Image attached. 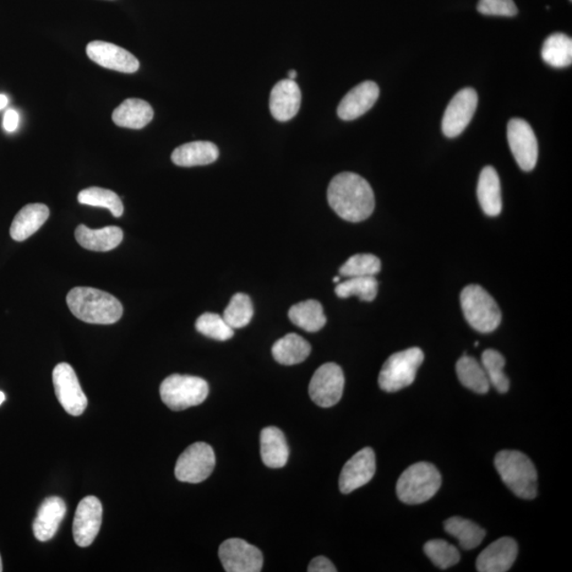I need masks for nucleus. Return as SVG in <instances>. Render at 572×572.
I'll return each instance as SVG.
<instances>
[{"label": "nucleus", "instance_id": "ea45409f", "mask_svg": "<svg viewBox=\"0 0 572 572\" xmlns=\"http://www.w3.org/2000/svg\"><path fill=\"white\" fill-rule=\"evenodd\" d=\"M309 572H336L337 569L330 560L325 557H317L310 560L308 568Z\"/></svg>", "mask_w": 572, "mask_h": 572}, {"label": "nucleus", "instance_id": "f03ea898", "mask_svg": "<svg viewBox=\"0 0 572 572\" xmlns=\"http://www.w3.org/2000/svg\"><path fill=\"white\" fill-rule=\"evenodd\" d=\"M68 308L76 318L94 325H113L121 318V302L111 294L92 287H74L68 293Z\"/></svg>", "mask_w": 572, "mask_h": 572}, {"label": "nucleus", "instance_id": "c9c22d12", "mask_svg": "<svg viewBox=\"0 0 572 572\" xmlns=\"http://www.w3.org/2000/svg\"><path fill=\"white\" fill-rule=\"evenodd\" d=\"M381 269L380 260L372 254L352 255L340 269L342 277H369L379 274Z\"/></svg>", "mask_w": 572, "mask_h": 572}, {"label": "nucleus", "instance_id": "a19ab883", "mask_svg": "<svg viewBox=\"0 0 572 572\" xmlns=\"http://www.w3.org/2000/svg\"><path fill=\"white\" fill-rule=\"evenodd\" d=\"M20 123V114L15 110H8L4 113V129L7 130L8 133L15 132L16 129L19 128Z\"/></svg>", "mask_w": 572, "mask_h": 572}, {"label": "nucleus", "instance_id": "7c9ffc66", "mask_svg": "<svg viewBox=\"0 0 572 572\" xmlns=\"http://www.w3.org/2000/svg\"><path fill=\"white\" fill-rule=\"evenodd\" d=\"M542 58L550 67L565 68L572 63V40L563 34L547 37L542 48Z\"/></svg>", "mask_w": 572, "mask_h": 572}, {"label": "nucleus", "instance_id": "5701e85b", "mask_svg": "<svg viewBox=\"0 0 572 572\" xmlns=\"http://www.w3.org/2000/svg\"><path fill=\"white\" fill-rule=\"evenodd\" d=\"M477 196L482 209L488 216H498L503 209L498 173L491 166L482 168L479 176Z\"/></svg>", "mask_w": 572, "mask_h": 572}, {"label": "nucleus", "instance_id": "a211bd4d", "mask_svg": "<svg viewBox=\"0 0 572 572\" xmlns=\"http://www.w3.org/2000/svg\"><path fill=\"white\" fill-rule=\"evenodd\" d=\"M519 554L515 539L501 537L479 554L476 568L479 572H505L513 566Z\"/></svg>", "mask_w": 572, "mask_h": 572}, {"label": "nucleus", "instance_id": "9b49d317", "mask_svg": "<svg viewBox=\"0 0 572 572\" xmlns=\"http://www.w3.org/2000/svg\"><path fill=\"white\" fill-rule=\"evenodd\" d=\"M506 135L517 165L521 170L532 171L537 162L538 145L531 125L520 118L511 119Z\"/></svg>", "mask_w": 572, "mask_h": 572}, {"label": "nucleus", "instance_id": "2eb2a0df", "mask_svg": "<svg viewBox=\"0 0 572 572\" xmlns=\"http://www.w3.org/2000/svg\"><path fill=\"white\" fill-rule=\"evenodd\" d=\"M87 56L100 67L123 74H134L140 64L132 53L114 43L95 41L86 47Z\"/></svg>", "mask_w": 572, "mask_h": 572}, {"label": "nucleus", "instance_id": "0eeeda50", "mask_svg": "<svg viewBox=\"0 0 572 572\" xmlns=\"http://www.w3.org/2000/svg\"><path fill=\"white\" fill-rule=\"evenodd\" d=\"M423 362L424 353L417 347L392 354L379 375L380 389L396 392L411 386L415 381L418 369Z\"/></svg>", "mask_w": 572, "mask_h": 572}, {"label": "nucleus", "instance_id": "cd10ccee", "mask_svg": "<svg viewBox=\"0 0 572 572\" xmlns=\"http://www.w3.org/2000/svg\"><path fill=\"white\" fill-rule=\"evenodd\" d=\"M292 323L307 332H318L326 324L323 305L317 301L299 302L288 310Z\"/></svg>", "mask_w": 572, "mask_h": 572}, {"label": "nucleus", "instance_id": "6ab92c4d", "mask_svg": "<svg viewBox=\"0 0 572 572\" xmlns=\"http://www.w3.org/2000/svg\"><path fill=\"white\" fill-rule=\"evenodd\" d=\"M302 106V91L295 80H281L270 92V110L278 121L286 122L296 116Z\"/></svg>", "mask_w": 572, "mask_h": 572}, {"label": "nucleus", "instance_id": "72a5a7b5", "mask_svg": "<svg viewBox=\"0 0 572 572\" xmlns=\"http://www.w3.org/2000/svg\"><path fill=\"white\" fill-rule=\"evenodd\" d=\"M505 364V357L498 351L488 349L482 353V366L486 372L490 385H492L499 394H505L510 388L509 378L504 372Z\"/></svg>", "mask_w": 572, "mask_h": 572}, {"label": "nucleus", "instance_id": "4468645a", "mask_svg": "<svg viewBox=\"0 0 572 572\" xmlns=\"http://www.w3.org/2000/svg\"><path fill=\"white\" fill-rule=\"evenodd\" d=\"M102 505L95 496L82 499L76 508L73 532L74 542L80 547H89L94 543L102 524Z\"/></svg>", "mask_w": 572, "mask_h": 572}, {"label": "nucleus", "instance_id": "aec40b11", "mask_svg": "<svg viewBox=\"0 0 572 572\" xmlns=\"http://www.w3.org/2000/svg\"><path fill=\"white\" fill-rule=\"evenodd\" d=\"M65 514H67V505L62 498L53 496L43 500L34 522L36 539L40 542L51 541L56 536Z\"/></svg>", "mask_w": 572, "mask_h": 572}, {"label": "nucleus", "instance_id": "a878e982", "mask_svg": "<svg viewBox=\"0 0 572 572\" xmlns=\"http://www.w3.org/2000/svg\"><path fill=\"white\" fill-rule=\"evenodd\" d=\"M261 457L266 466L280 468L288 460V446L285 434L275 427H265L260 435Z\"/></svg>", "mask_w": 572, "mask_h": 572}, {"label": "nucleus", "instance_id": "4be33fe9", "mask_svg": "<svg viewBox=\"0 0 572 572\" xmlns=\"http://www.w3.org/2000/svg\"><path fill=\"white\" fill-rule=\"evenodd\" d=\"M220 156L219 148L209 141H194L178 146L173 151L171 160L178 167L207 166Z\"/></svg>", "mask_w": 572, "mask_h": 572}, {"label": "nucleus", "instance_id": "9d476101", "mask_svg": "<svg viewBox=\"0 0 572 572\" xmlns=\"http://www.w3.org/2000/svg\"><path fill=\"white\" fill-rule=\"evenodd\" d=\"M54 391L69 415L81 416L87 407V397L81 388L74 370L67 363L59 364L52 373Z\"/></svg>", "mask_w": 572, "mask_h": 572}, {"label": "nucleus", "instance_id": "dca6fc26", "mask_svg": "<svg viewBox=\"0 0 572 572\" xmlns=\"http://www.w3.org/2000/svg\"><path fill=\"white\" fill-rule=\"evenodd\" d=\"M377 463L372 449L364 448L345 466H343L340 477V490L343 494H349L367 484L374 476Z\"/></svg>", "mask_w": 572, "mask_h": 572}, {"label": "nucleus", "instance_id": "423d86ee", "mask_svg": "<svg viewBox=\"0 0 572 572\" xmlns=\"http://www.w3.org/2000/svg\"><path fill=\"white\" fill-rule=\"evenodd\" d=\"M208 395V383L203 379L191 375L173 374L161 385V400L174 411L198 406Z\"/></svg>", "mask_w": 572, "mask_h": 572}, {"label": "nucleus", "instance_id": "393cba45", "mask_svg": "<svg viewBox=\"0 0 572 572\" xmlns=\"http://www.w3.org/2000/svg\"><path fill=\"white\" fill-rule=\"evenodd\" d=\"M154 111L148 102L129 98L120 105L113 113V121L118 127L140 129L148 125Z\"/></svg>", "mask_w": 572, "mask_h": 572}, {"label": "nucleus", "instance_id": "b1692460", "mask_svg": "<svg viewBox=\"0 0 572 572\" xmlns=\"http://www.w3.org/2000/svg\"><path fill=\"white\" fill-rule=\"evenodd\" d=\"M49 217V209L43 204H29L24 207L13 220L10 234L15 241L23 242L40 229Z\"/></svg>", "mask_w": 572, "mask_h": 572}, {"label": "nucleus", "instance_id": "f704fd0d", "mask_svg": "<svg viewBox=\"0 0 572 572\" xmlns=\"http://www.w3.org/2000/svg\"><path fill=\"white\" fill-rule=\"evenodd\" d=\"M254 317L252 299L247 294L238 293L233 295L224 310L223 318L234 329H242L250 324Z\"/></svg>", "mask_w": 572, "mask_h": 572}, {"label": "nucleus", "instance_id": "39448f33", "mask_svg": "<svg viewBox=\"0 0 572 572\" xmlns=\"http://www.w3.org/2000/svg\"><path fill=\"white\" fill-rule=\"evenodd\" d=\"M463 315L474 330L491 333L501 323V312L494 298L483 287L471 285L460 295Z\"/></svg>", "mask_w": 572, "mask_h": 572}, {"label": "nucleus", "instance_id": "6e6552de", "mask_svg": "<svg viewBox=\"0 0 572 572\" xmlns=\"http://www.w3.org/2000/svg\"><path fill=\"white\" fill-rule=\"evenodd\" d=\"M215 455L209 444L196 443L190 445L179 456L176 466V476L179 482L200 483L214 472Z\"/></svg>", "mask_w": 572, "mask_h": 572}, {"label": "nucleus", "instance_id": "c03bdc74", "mask_svg": "<svg viewBox=\"0 0 572 572\" xmlns=\"http://www.w3.org/2000/svg\"><path fill=\"white\" fill-rule=\"evenodd\" d=\"M4 400H5V396H4V392H3V391H0V405H2V404H3V403L4 402Z\"/></svg>", "mask_w": 572, "mask_h": 572}, {"label": "nucleus", "instance_id": "de8ad7c7", "mask_svg": "<svg viewBox=\"0 0 572 572\" xmlns=\"http://www.w3.org/2000/svg\"><path fill=\"white\" fill-rule=\"evenodd\" d=\"M570 2H571V0H570Z\"/></svg>", "mask_w": 572, "mask_h": 572}, {"label": "nucleus", "instance_id": "4c0bfd02", "mask_svg": "<svg viewBox=\"0 0 572 572\" xmlns=\"http://www.w3.org/2000/svg\"><path fill=\"white\" fill-rule=\"evenodd\" d=\"M195 328L200 334L209 339L226 341L231 340L234 330L229 325L223 316L215 313H205L196 320Z\"/></svg>", "mask_w": 572, "mask_h": 572}, {"label": "nucleus", "instance_id": "49530a36", "mask_svg": "<svg viewBox=\"0 0 572 572\" xmlns=\"http://www.w3.org/2000/svg\"><path fill=\"white\" fill-rule=\"evenodd\" d=\"M333 281H334L335 283H339V282L341 281L340 277H335V278H334V279H333Z\"/></svg>", "mask_w": 572, "mask_h": 572}, {"label": "nucleus", "instance_id": "2f4dec72", "mask_svg": "<svg viewBox=\"0 0 572 572\" xmlns=\"http://www.w3.org/2000/svg\"><path fill=\"white\" fill-rule=\"evenodd\" d=\"M379 282L374 276L352 277L335 287L337 297H358L359 301L372 302L378 296Z\"/></svg>", "mask_w": 572, "mask_h": 572}, {"label": "nucleus", "instance_id": "c756f323", "mask_svg": "<svg viewBox=\"0 0 572 572\" xmlns=\"http://www.w3.org/2000/svg\"><path fill=\"white\" fill-rule=\"evenodd\" d=\"M456 372L461 384L476 394H487L491 387L482 364L472 357L463 356L457 362Z\"/></svg>", "mask_w": 572, "mask_h": 572}, {"label": "nucleus", "instance_id": "79ce46f5", "mask_svg": "<svg viewBox=\"0 0 572 572\" xmlns=\"http://www.w3.org/2000/svg\"><path fill=\"white\" fill-rule=\"evenodd\" d=\"M9 100L7 96L0 94V111L8 106Z\"/></svg>", "mask_w": 572, "mask_h": 572}, {"label": "nucleus", "instance_id": "f257e3e1", "mask_svg": "<svg viewBox=\"0 0 572 572\" xmlns=\"http://www.w3.org/2000/svg\"><path fill=\"white\" fill-rule=\"evenodd\" d=\"M331 208L342 220L359 223L373 214L374 193L366 179L352 172H343L332 179L328 188Z\"/></svg>", "mask_w": 572, "mask_h": 572}, {"label": "nucleus", "instance_id": "473e14b6", "mask_svg": "<svg viewBox=\"0 0 572 572\" xmlns=\"http://www.w3.org/2000/svg\"><path fill=\"white\" fill-rule=\"evenodd\" d=\"M78 200L80 204L108 209L116 217L123 215L122 200L111 190L98 187L82 190L78 195Z\"/></svg>", "mask_w": 572, "mask_h": 572}, {"label": "nucleus", "instance_id": "f3484780", "mask_svg": "<svg viewBox=\"0 0 572 572\" xmlns=\"http://www.w3.org/2000/svg\"><path fill=\"white\" fill-rule=\"evenodd\" d=\"M380 97V89L372 81H364L342 98L337 114L345 121H352L372 110Z\"/></svg>", "mask_w": 572, "mask_h": 572}, {"label": "nucleus", "instance_id": "58836bf2", "mask_svg": "<svg viewBox=\"0 0 572 572\" xmlns=\"http://www.w3.org/2000/svg\"><path fill=\"white\" fill-rule=\"evenodd\" d=\"M477 10L489 16H515L517 10L514 0H479Z\"/></svg>", "mask_w": 572, "mask_h": 572}, {"label": "nucleus", "instance_id": "20e7f679", "mask_svg": "<svg viewBox=\"0 0 572 572\" xmlns=\"http://www.w3.org/2000/svg\"><path fill=\"white\" fill-rule=\"evenodd\" d=\"M441 474L432 463L419 462L403 472L396 483L402 503L419 505L432 499L441 488Z\"/></svg>", "mask_w": 572, "mask_h": 572}, {"label": "nucleus", "instance_id": "ddd939ff", "mask_svg": "<svg viewBox=\"0 0 572 572\" xmlns=\"http://www.w3.org/2000/svg\"><path fill=\"white\" fill-rule=\"evenodd\" d=\"M478 95L475 90L463 89L450 102L443 120V132L449 138L462 134L475 114Z\"/></svg>", "mask_w": 572, "mask_h": 572}, {"label": "nucleus", "instance_id": "37998d69", "mask_svg": "<svg viewBox=\"0 0 572 572\" xmlns=\"http://www.w3.org/2000/svg\"><path fill=\"white\" fill-rule=\"evenodd\" d=\"M297 78V72L296 70H290L288 72V79L290 80H295Z\"/></svg>", "mask_w": 572, "mask_h": 572}, {"label": "nucleus", "instance_id": "412c9836", "mask_svg": "<svg viewBox=\"0 0 572 572\" xmlns=\"http://www.w3.org/2000/svg\"><path fill=\"white\" fill-rule=\"evenodd\" d=\"M75 239L82 247L92 252H110L122 242L123 231L117 226L90 229L80 225L75 229Z\"/></svg>", "mask_w": 572, "mask_h": 572}, {"label": "nucleus", "instance_id": "c85d7f7f", "mask_svg": "<svg viewBox=\"0 0 572 572\" xmlns=\"http://www.w3.org/2000/svg\"><path fill=\"white\" fill-rule=\"evenodd\" d=\"M444 529L459 542L462 549L472 550L481 545L486 537V531L475 522L459 516L451 517L444 521Z\"/></svg>", "mask_w": 572, "mask_h": 572}, {"label": "nucleus", "instance_id": "a18cd8bd", "mask_svg": "<svg viewBox=\"0 0 572 572\" xmlns=\"http://www.w3.org/2000/svg\"><path fill=\"white\" fill-rule=\"evenodd\" d=\"M2 571H3V560H2V557H0V572Z\"/></svg>", "mask_w": 572, "mask_h": 572}, {"label": "nucleus", "instance_id": "1a4fd4ad", "mask_svg": "<svg viewBox=\"0 0 572 572\" xmlns=\"http://www.w3.org/2000/svg\"><path fill=\"white\" fill-rule=\"evenodd\" d=\"M345 388V375L339 364L326 363L320 366L310 381L309 394L316 405L328 408L337 404Z\"/></svg>", "mask_w": 572, "mask_h": 572}, {"label": "nucleus", "instance_id": "7ed1b4c3", "mask_svg": "<svg viewBox=\"0 0 572 572\" xmlns=\"http://www.w3.org/2000/svg\"><path fill=\"white\" fill-rule=\"evenodd\" d=\"M495 467L505 486L522 499L537 495V472L529 457L519 451H501L495 457Z\"/></svg>", "mask_w": 572, "mask_h": 572}, {"label": "nucleus", "instance_id": "bb28decb", "mask_svg": "<svg viewBox=\"0 0 572 572\" xmlns=\"http://www.w3.org/2000/svg\"><path fill=\"white\" fill-rule=\"evenodd\" d=\"M312 347L295 333H290L278 340L272 346L271 353L275 361L285 366L303 363L310 357Z\"/></svg>", "mask_w": 572, "mask_h": 572}, {"label": "nucleus", "instance_id": "e433bc0d", "mask_svg": "<svg viewBox=\"0 0 572 572\" xmlns=\"http://www.w3.org/2000/svg\"><path fill=\"white\" fill-rule=\"evenodd\" d=\"M424 552L440 569H448L459 563L460 553L453 545L443 539H433L424 545Z\"/></svg>", "mask_w": 572, "mask_h": 572}, {"label": "nucleus", "instance_id": "f8f14e48", "mask_svg": "<svg viewBox=\"0 0 572 572\" xmlns=\"http://www.w3.org/2000/svg\"><path fill=\"white\" fill-rule=\"evenodd\" d=\"M219 557L227 572H259L263 568L262 552L239 538L227 539L223 543Z\"/></svg>", "mask_w": 572, "mask_h": 572}]
</instances>
